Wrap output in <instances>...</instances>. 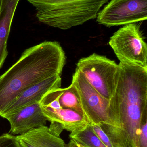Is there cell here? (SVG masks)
<instances>
[{
    "mask_svg": "<svg viewBox=\"0 0 147 147\" xmlns=\"http://www.w3.org/2000/svg\"><path fill=\"white\" fill-rule=\"evenodd\" d=\"M110 100V124L100 125L113 147H139L142 117L147 107V69L120 63Z\"/></svg>",
    "mask_w": 147,
    "mask_h": 147,
    "instance_id": "1",
    "label": "cell"
},
{
    "mask_svg": "<svg viewBox=\"0 0 147 147\" xmlns=\"http://www.w3.org/2000/svg\"><path fill=\"white\" fill-rule=\"evenodd\" d=\"M64 52L56 41H45L28 48L0 76V116L22 92L55 75L61 76Z\"/></svg>",
    "mask_w": 147,
    "mask_h": 147,
    "instance_id": "2",
    "label": "cell"
},
{
    "mask_svg": "<svg viewBox=\"0 0 147 147\" xmlns=\"http://www.w3.org/2000/svg\"><path fill=\"white\" fill-rule=\"evenodd\" d=\"M35 7L36 16L47 26L62 30L83 25L96 18L108 0H27Z\"/></svg>",
    "mask_w": 147,
    "mask_h": 147,
    "instance_id": "3",
    "label": "cell"
},
{
    "mask_svg": "<svg viewBox=\"0 0 147 147\" xmlns=\"http://www.w3.org/2000/svg\"><path fill=\"white\" fill-rule=\"evenodd\" d=\"M76 70L103 97L110 100L118 79L119 65L114 60L94 53L81 59Z\"/></svg>",
    "mask_w": 147,
    "mask_h": 147,
    "instance_id": "4",
    "label": "cell"
},
{
    "mask_svg": "<svg viewBox=\"0 0 147 147\" xmlns=\"http://www.w3.org/2000/svg\"><path fill=\"white\" fill-rule=\"evenodd\" d=\"M109 44L120 63L147 69V45L137 24L121 28L110 38Z\"/></svg>",
    "mask_w": 147,
    "mask_h": 147,
    "instance_id": "5",
    "label": "cell"
},
{
    "mask_svg": "<svg viewBox=\"0 0 147 147\" xmlns=\"http://www.w3.org/2000/svg\"><path fill=\"white\" fill-rule=\"evenodd\" d=\"M72 83L77 90L82 109L89 123L110 125V100L100 95L77 71L72 76Z\"/></svg>",
    "mask_w": 147,
    "mask_h": 147,
    "instance_id": "6",
    "label": "cell"
},
{
    "mask_svg": "<svg viewBox=\"0 0 147 147\" xmlns=\"http://www.w3.org/2000/svg\"><path fill=\"white\" fill-rule=\"evenodd\" d=\"M97 21L110 27L147 19V0H111L98 13Z\"/></svg>",
    "mask_w": 147,
    "mask_h": 147,
    "instance_id": "7",
    "label": "cell"
},
{
    "mask_svg": "<svg viewBox=\"0 0 147 147\" xmlns=\"http://www.w3.org/2000/svg\"><path fill=\"white\" fill-rule=\"evenodd\" d=\"M55 90L46 93L40 102L42 112L47 121L60 123L64 129L70 133L89 124V121L84 116L75 110L62 108L60 105Z\"/></svg>",
    "mask_w": 147,
    "mask_h": 147,
    "instance_id": "8",
    "label": "cell"
},
{
    "mask_svg": "<svg viewBox=\"0 0 147 147\" xmlns=\"http://www.w3.org/2000/svg\"><path fill=\"white\" fill-rule=\"evenodd\" d=\"M2 117L10 123L9 133L18 135L45 126L47 121L42 112L40 102L25 106Z\"/></svg>",
    "mask_w": 147,
    "mask_h": 147,
    "instance_id": "9",
    "label": "cell"
},
{
    "mask_svg": "<svg viewBox=\"0 0 147 147\" xmlns=\"http://www.w3.org/2000/svg\"><path fill=\"white\" fill-rule=\"evenodd\" d=\"M60 75H55L34 85L22 92L7 108L1 117L9 115L20 109L40 102L45 94L61 86Z\"/></svg>",
    "mask_w": 147,
    "mask_h": 147,
    "instance_id": "10",
    "label": "cell"
},
{
    "mask_svg": "<svg viewBox=\"0 0 147 147\" xmlns=\"http://www.w3.org/2000/svg\"><path fill=\"white\" fill-rule=\"evenodd\" d=\"M15 140L18 147H66L60 135L45 126L18 135Z\"/></svg>",
    "mask_w": 147,
    "mask_h": 147,
    "instance_id": "11",
    "label": "cell"
},
{
    "mask_svg": "<svg viewBox=\"0 0 147 147\" xmlns=\"http://www.w3.org/2000/svg\"><path fill=\"white\" fill-rule=\"evenodd\" d=\"M55 91L58 102L62 108L71 109L85 117L77 90L72 83L67 88H60Z\"/></svg>",
    "mask_w": 147,
    "mask_h": 147,
    "instance_id": "12",
    "label": "cell"
},
{
    "mask_svg": "<svg viewBox=\"0 0 147 147\" xmlns=\"http://www.w3.org/2000/svg\"><path fill=\"white\" fill-rule=\"evenodd\" d=\"M69 136L83 147H107L93 132L90 123L71 133Z\"/></svg>",
    "mask_w": 147,
    "mask_h": 147,
    "instance_id": "13",
    "label": "cell"
},
{
    "mask_svg": "<svg viewBox=\"0 0 147 147\" xmlns=\"http://www.w3.org/2000/svg\"><path fill=\"white\" fill-rule=\"evenodd\" d=\"M139 147H147V107L142 117L139 136Z\"/></svg>",
    "mask_w": 147,
    "mask_h": 147,
    "instance_id": "14",
    "label": "cell"
},
{
    "mask_svg": "<svg viewBox=\"0 0 147 147\" xmlns=\"http://www.w3.org/2000/svg\"><path fill=\"white\" fill-rule=\"evenodd\" d=\"M93 132L96 135L100 140L107 147H113L112 143L106 133L102 129L101 126L94 123H90Z\"/></svg>",
    "mask_w": 147,
    "mask_h": 147,
    "instance_id": "15",
    "label": "cell"
},
{
    "mask_svg": "<svg viewBox=\"0 0 147 147\" xmlns=\"http://www.w3.org/2000/svg\"><path fill=\"white\" fill-rule=\"evenodd\" d=\"M0 147H18L15 136L9 134H5L0 136Z\"/></svg>",
    "mask_w": 147,
    "mask_h": 147,
    "instance_id": "16",
    "label": "cell"
},
{
    "mask_svg": "<svg viewBox=\"0 0 147 147\" xmlns=\"http://www.w3.org/2000/svg\"><path fill=\"white\" fill-rule=\"evenodd\" d=\"M66 147H82L80 145L77 143L75 141L70 139V142L68 145H66Z\"/></svg>",
    "mask_w": 147,
    "mask_h": 147,
    "instance_id": "17",
    "label": "cell"
},
{
    "mask_svg": "<svg viewBox=\"0 0 147 147\" xmlns=\"http://www.w3.org/2000/svg\"></svg>",
    "mask_w": 147,
    "mask_h": 147,
    "instance_id": "18",
    "label": "cell"
}]
</instances>
